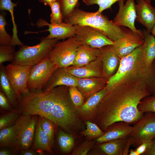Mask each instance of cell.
I'll return each mask as SVG.
<instances>
[{
  "instance_id": "36",
  "label": "cell",
  "mask_w": 155,
  "mask_h": 155,
  "mask_svg": "<svg viewBox=\"0 0 155 155\" xmlns=\"http://www.w3.org/2000/svg\"><path fill=\"white\" fill-rule=\"evenodd\" d=\"M86 129L82 132L85 135L98 137L102 135L104 133L100 127L96 123L88 120L86 121Z\"/></svg>"
},
{
  "instance_id": "49",
  "label": "cell",
  "mask_w": 155,
  "mask_h": 155,
  "mask_svg": "<svg viewBox=\"0 0 155 155\" xmlns=\"http://www.w3.org/2000/svg\"><path fill=\"white\" fill-rule=\"evenodd\" d=\"M152 35L153 36H155V24L151 30V32Z\"/></svg>"
},
{
  "instance_id": "8",
  "label": "cell",
  "mask_w": 155,
  "mask_h": 155,
  "mask_svg": "<svg viewBox=\"0 0 155 155\" xmlns=\"http://www.w3.org/2000/svg\"><path fill=\"white\" fill-rule=\"evenodd\" d=\"M74 26L75 28V36L80 44L100 49L114 44V41L98 29L88 26Z\"/></svg>"
},
{
  "instance_id": "18",
  "label": "cell",
  "mask_w": 155,
  "mask_h": 155,
  "mask_svg": "<svg viewBox=\"0 0 155 155\" xmlns=\"http://www.w3.org/2000/svg\"><path fill=\"white\" fill-rule=\"evenodd\" d=\"M108 92L105 87L89 97L81 106L76 107L79 117L88 121L94 118L101 101Z\"/></svg>"
},
{
  "instance_id": "21",
  "label": "cell",
  "mask_w": 155,
  "mask_h": 155,
  "mask_svg": "<svg viewBox=\"0 0 155 155\" xmlns=\"http://www.w3.org/2000/svg\"><path fill=\"white\" fill-rule=\"evenodd\" d=\"M109 78L104 77H92L79 78L76 87L84 98L90 96L105 87Z\"/></svg>"
},
{
  "instance_id": "44",
  "label": "cell",
  "mask_w": 155,
  "mask_h": 155,
  "mask_svg": "<svg viewBox=\"0 0 155 155\" xmlns=\"http://www.w3.org/2000/svg\"><path fill=\"white\" fill-rule=\"evenodd\" d=\"M133 140L132 137L130 136H129L125 145L123 155L128 154L129 148L131 145H133Z\"/></svg>"
},
{
  "instance_id": "14",
  "label": "cell",
  "mask_w": 155,
  "mask_h": 155,
  "mask_svg": "<svg viewBox=\"0 0 155 155\" xmlns=\"http://www.w3.org/2000/svg\"><path fill=\"white\" fill-rule=\"evenodd\" d=\"M100 49L99 57L102 64L103 77L110 78L117 71L121 59L114 51L113 45L106 46Z\"/></svg>"
},
{
  "instance_id": "15",
  "label": "cell",
  "mask_w": 155,
  "mask_h": 155,
  "mask_svg": "<svg viewBox=\"0 0 155 155\" xmlns=\"http://www.w3.org/2000/svg\"><path fill=\"white\" fill-rule=\"evenodd\" d=\"M36 25L39 28L48 26V29L44 31L49 32V34L46 37L48 38L65 39L75 36L74 26L65 22L59 24L49 23L45 20L40 18L37 21Z\"/></svg>"
},
{
  "instance_id": "51",
  "label": "cell",
  "mask_w": 155,
  "mask_h": 155,
  "mask_svg": "<svg viewBox=\"0 0 155 155\" xmlns=\"http://www.w3.org/2000/svg\"><path fill=\"white\" fill-rule=\"evenodd\" d=\"M154 138H155V137Z\"/></svg>"
},
{
  "instance_id": "28",
  "label": "cell",
  "mask_w": 155,
  "mask_h": 155,
  "mask_svg": "<svg viewBox=\"0 0 155 155\" xmlns=\"http://www.w3.org/2000/svg\"><path fill=\"white\" fill-rule=\"evenodd\" d=\"M18 4V3H13L11 0H0V10L8 11L11 14L13 27L11 45L14 47L16 45L21 46L23 44L18 38L17 26L15 23L14 16V9L17 6Z\"/></svg>"
},
{
  "instance_id": "23",
  "label": "cell",
  "mask_w": 155,
  "mask_h": 155,
  "mask_svg": "<svg viewBox=\"0 0 155 155\" xmlns=\"http://www.w3.org/2000/svg\"><path fill=\"white\" fill-rule=\"evenodd\" d=\"M100 54V49L80 44L77 52L74 63L71 66L77 67L86 65L96 59Z\"/></svg>"
},
{
  "instance_id": "42",
  "label": "cell",
  "mask_w": 155,
  "mask_h": 155,
  "mask_svg": "<svg viewBox=\"0 0 155 155\" xmlns=\"http://www.w3.org/2000/svg\"><path fill=\"white\" fill-rule=\"evenodd\" d=\"M152 141H147L142 143L135 150L140 155H143L150 146Z\"/></svg>"
},
{
  "instance_id": "29",
  "label": "cell",
  "mask_w": 155,
  "mask_h": 155,
  "mask_svg": "<svg viewBox=\"0 0 155 155\" xmlns=\"http://www.w3.org/2000/svg\"><path fill=\"white\" fill-rule=\"evenodd\" d=\"M57 139L59 146L63 152H68L71 150L74 144V139L71 135L60 131Z\"/></svg>"
},
{
  "instance_id": "16",
  "label": "cell",
  "mask_w": 155,
  "mask_h": 155,
  "mask_svg": "<svg viewBox=\"0 0 155 155\" xmlns=\"http://www.w3.org/2000/svg\"><path fill=\"white\" fill-rule=\"evenodd\" d=\"M142 31L144 42L141 46L137 61L143 67L147 68L152 66L155 60V37L147 30Z\"/></svg>"
},
{
  "instance_id": "3",
  "label": "cell",
  "mask_w": 155,
  "mask_h": 155,
  "mask_svg": "<svg viewBox=\"0 0 155 155\" xmlns=\"http://www.w3.org/2000/svg\"><path fill=\"white\" fill-rule=\"evenodd\" d=\"M64 20L65 22L72 25L88 26L95 28L114 42L125 35L126 28L116 26L106 16L97 11L88 12L76 7Z\"/></svg>"
},
{
  "instance_id": "4",
  "label": "cell",
  "mask_w": 155,
  "mask_h": 155,
  "mask_svg": "<svg viewBox=\"0 0 155 155\" xmlns=\"http://www.w3.org/2000/svg\"><path fill=\"white\" fill-rule=\"evenodd\" d=\"M59 40L46 37L40 39L38 44L31 46L22 45L16 52L11 63L22 65L33 66L43 60L49 54Z\"/></svg>"
},
{
  "instance_id": "6",
  "label": "cell",
  "mask_w": 155,
  "mask_h": 155,
  "mask_svg": "<svg viewBox=\"0 0 155 155\" xmlns=\"http://www.w3.org/2000/svg\"><path fill=\"white\" fill-rule=\"evenodd\" d=\"M80 44L75 36L69 38L58 42L48 56L58 67H67L73 65Z\"/></svg>"
},
{
  "instance_id": "41",
  "label": "cell",
  "mask_w": 155,
  "mask_h": 155,
  "mask_svg": "<svg viewBox=\"0 0 155 155\" xmlns=\"http://www.w3.org/2000/svg\"><path fill=\"white\" fill-rule=\"evenodd\" d=\"M11 104L7 97L0 89V107L3 110L11 111Z\"/></svg>"
},
{
  "instance_id": "10",
  "label": "cell",
  "mask_w": 155,
  "mask_h": 155,
  "mask_svg": "<svg viewBox=\"0 0 155 155\" xmlns=\"http://www.w3.org/2000/svg\"><path fill=\"white\" fill-rule=\"evenodd\" d=\"M124 1L118 2L119 11L112 21L113 22L118 26L127 27L134 33L144 38L143 31L137 29L135 26L137 16L135 0H127L125 4Z\"/></svg>"
},
{
  "instance_id": "38",
  "label": "cell",
  "mask_w": 155,
  "mask_h": 155,
  "mask_svg": "<svg viewBox=\"0 0 155 155\" xmlns=\"http://www.w3.org/2000/svg\"><path fill=\"white\" fill-rule=\"evenodd\" d=\"M40 118L42 129L48 136L52 146L54 133V124L51 121L44 117H40Z\"/></svg>"
},
{
  "instance_id": "48",
  "label": "cell",
  "mask_w": 155,
  "mask_h": 155,
  "mask_svg": "<svg viewBox=\"0 0 155 155\" xmlns=\"http://www.w3.org/2000/svg\"><path fill=\"white\" fill-rule=\"evenodd\" d=\"M129 152V155H139V154L135 150L131 149Z\"/></svg>"
},
{
  "instance_id": "50",
  "label": "cell",
  "mask_w": 155,
  "mask_h": 155,
  "mask_svg": "<svg viewBox=\"0 0 155 155\" xmlns=\"http://www.w3.org/2000/svg\"><path fill=\"white\" fill-rule=\"evenodd\" d=\"M145 0L146 1H148L149 2H151V1L153 0Z\"/></svg>"
},
{
  "instance_id": "39",
  "label": "cell",
  "mask_w": 155,
  "mask_h": 155,
  "mask_svg": "<svg viewBox=\"0 0 155 155\" xmlns=\"http://www.w3.org/2000/svg\"><path fill=\"white\" fill-rule=\"evenodd\" d=\"M69 91L71 98L76 107L82 106L84 103L85 98L81 92L75 86L69 87Z\"/></svg>"
},
{
  "instance_id": "17",
  "label": "cell",
  "mask_w": 155,
  "mask_h": 155,
  "mask_svg": "<svg viewBox=\"0 0 155 155\" xmlns=\"http://www.w3.org/2000/svg\"><path fill=\"white\" fill-rule=\"evenodd\" d=\"M135 20L145 26L149 33L155 24V7L145 0H136Z\"/></svg>"
},
{
  "instance_id": "7",
  "label": "cell",
  "mask_w": 155,
  "mask_h": 155,
  "mask_svg": "<svg viewBox=\"0 0 155 155\" xmlns=\"http://www.w3.org/2000/svg\"><path fill=\"white\" fill-rule=\"evenodd\" d=\"M130 135L133 139V145L137 147L142 143L152 141L155 137V113L147 112L133 126Z\"/></svg>"
},
{
  "instance_id": "37",
  "label": "cell",
  "mask_w": 155,
  "mask_h": 155,
  "mask_svg": "<svg viewBox=\"0 0 155 155\" xmlns=\"http://www.w3.org/2000/svg\"><path fill=\"white\" fill-rule=\"evenodd\" d=\"M125 0H83L84 3L87 5L97 4L99 8L97 12L102 13L104 10L111 8L112 5L117 2Z\"/></svg>"
},
{
  "instance_id": "45",
  "label": "cell",
  "mask_w": 155,
  "mask_h": 155,
  "mask_svg": "<svg viewBox=\"0 0 155 155\" xmlns=\"http://www.w3.org/2000/svg\"><path fill=\"white\" fill-rule=\"evenodd\" d=\"M21 154L22 155H37V153L34 150L29 148L22 150Z\"/></svg>"
},
{
  "instance_id": "31",
  "label": "cell",
  "mask_w": 155,
  "mask_h": 155,
  "mask_svg": "<svg viewBox=\"0 0 155 155\" xmlns=\"http://www.w3.org/2000/svg\"><path fill=\"white\" fill-rule=\"evenodd\" d=\"M19 111L12 110L0 118V130L14 125L21 116Z\"/></svg>"
},
{
  "instance_id": "19",
  "label": "cell",
  "mask_w": 155,
  "mask_h": 155,
  "mask_svg": "<svg viewBox=\"0 0 155 155\" xmlns=\"http://www.w3.org/2000/svg\"><path fill=\"white\" fill-rule=\"evenodd\" d=\"M133 127L127 123L120 121L115 123L105 130L104 134L98 137L96 141L100 144L111 140L128 137L133 130Z\"/></svg>"
},
{
  "instance_id": "33",
  "label": "cell",
  "mask_w": 155,
  "mask_h": 155,
  "mask_svg": "<svg viewBox=\"0 0 155 155\" xmlns=\"http://www.w3.org/2000/svg\"><path fill=\"white\" fill-rule=\"evenodd\" d=\"M138 108L143 113L149 112L155 113V95H150L143 98L139 104Z\"/></svg>"
},
{
  "instance_id": "47",
  "label": "cell",
  "mask_w": 155,
  "mask_h": 155,
  "mask_svg": "<svg viewBox=\"0 0 155 155\" xmlns=\"http://www.w3.org/2000/svg\"><path fill=\"white\" fill-rule=\"evenodd\" d=\"M59 0H39V1L43 3L45 5H49L50 4Z\"/></svg>"
},
{
  "instance_id": "22",
  "label": "cell",
  "mask_w": 155,
  "mask_h": 155,
  "mask_svg": "<svg viewBox=\"0 0 155 155\" xmlns=\"http://www.w3.org/2000/svg\"><path fill=\"white\" fill-rule=\"evenodd\" d=\"M79 79L64 68L58 67L53 73L45 89H50L60 86L76 87Z\"/></svg>"
},
{
  "instance_id": "24",
  "label": "cell",
  "mask_w": 155,
  "mask_h": 155,
  "mask_svg": "<svg viewBox=\"0 0 155 155\" xmlns=\"http://www.w3.org/2000/svg\"><path fill=\"white\" fill-rule=\"evenodd\" d=\"M24 116L21 115L14 125L0 130L1 147L16 149L17 135Z\"/></svg>"
},
{
  "instance_id": "30",
  "label": "cell",
  "mask_w": 155,
  "mask_h": 155,
  "mask_svg": "<svg viewBox=\"0 0 155 155\" xmlns=\"http://www.w3.org/2000/svg\"><path fill=\"white\" fill-rule=\"evenodd\" d=\"M0 14V45H11L12 36L6 32L5 27L7 23L4 11H1Z\"/></svg>"
},
{
  "instance_id": "35",
  "label": "cell",
  "mask_w": 155,
  "mask_h": 155,
  "mask_svg": "<svg viewBox=\"0 0 155 155\" xmlns=\"http://www.w3.org/2000/svg\"><path fill=\"white\" fill-rule=\"evenodd\" d=\"M59 1L63 19L77 7L79 4L78 0H59Z\"/></svg>"
},
{
  "instance_id": "20",
  "label": "cell",
  "mask_w": 155,
  "mask_h": 155,
  "mask_svg": "<svg viewBox=\"0 0 155 155\" xmlns=\"http://www.w3.org/2000/svg\"><path fill=\"white\" fill-rule=\"evenodd\" d=\"M64 68L78 78L103 77L102 64L99 57L95 60L84 65L77 67L70 66Z\"/></svg>"
},
{
  "instance_id": "2",
  "label": "cell",
  "mask_w": 155,
  "mask_h": 155,
  "mask_svg": "<svg viewBox=\"0 0 155 155\" xmlns=\"http://www.w3.org/2000/svg\"><path fill=\"white\" fill-rule=\"evenodd\" d=\"M18 110L22 115L46 118L68 132L79 129L82 126L67 86L30 91L21 100Z\"/></svg>"
},
{
  "instance_id": "26",
  "label": "cell",
  "mask_w": 155,
  "mask_h": 155,
  "mask_svg": "<svg viewBox=\"0 0 155 155\" xmlns=\"http://www.w3.org/2000/svg\"><path fill=\"white\" fill-rule=\"evenodd\" d=\"M32 149L52 153V145L50 140L41 127L39 117L36 127Z\"/></svg>"
},
{
  "instance_id": "34",
  "label": "cell",
  "mask_w": 155,
  "mask_h": 155,
  "mask_svg": "<svg viewBox=\"0 0 155 155\" xmlns=\"http://www.w3.org/2000/svg\"><path fill=\"white\" fill-rule=\"evenodd\" d=\"M51 8V23L59 24L62 23L63 18L62 14L59 1L54 2L49 5Z\"/></svg>"
},
{
  "instance_id": "27",
  "label": "cell",
  "mask_w": 155,
  "mask_h": 155,
  "mask_svg": "<svg viewBox=\"0 0 155 155\" xmlns=\"http://www.w3.org/2000/svg\"><path fill=\"white\" fill-rule=\"evenodd\" d=\"M127 138L114 140L101 143L99 147L107 155H123Z\"/></svg>"
},
{
  "instance_id": "25",
  "label": "cell",
  "mask_w": 155,
  "mask_h": 155,
  "mask_svg": "<svg viewBox=\"0 0 155 155\" xmlns=\"http://www.w3.org/2000/svg\"><path fill=\"white\" fill-rule=\"evenodd\" d=\"M0 85L1 90L13 106L16 107L21 100V98L16 93L7 76L5 67L2 64L0 67Z\"/></svg>"
},
{
  "instance_id": "1",
  "label": "cell",
  "mask_w": 155,
  "mask_h": 155,
  "mask_svg": "<svg viewBox=\"0 0 155 155\" xmlns=\"http://www.w3.org/2000/svg\"><path fill=\"white\" fill-rule=\"evenodd\" d=\"M150 95L146 86L139 79L123 80L102 100L95 114V123L103 131L117 122L135 123L144 114L138 109L139 104Z\"/></svg>"
},
{
  "instance_id": "40",
  "label": "cell",
  "mask_w": 155,
  "mask_h": 155,
  "mask_svg": "<svg viewBox=\"0 0 155 155\" xmlns=\"http://www.w3.org/2000/svg\"><path fill=\"white\" fill-rule=\"evenodd\" d=\"M92 145L91 142H85L75 149L72 153V154L86 155L91 149Z\"/></svg>"
},
{
  "instance_id": "43",
  "label": "cell",
  "mask_w": 155,
  "mask_h": 155,
  "mask_svg": "<svg viewBox=\"0 0 155 155\" xmlns=\"http://www.w3.org/2000/svg\"><path fill=\"white\" fill-rule=\"evenodd\" d=\"M143 155H155V138L152 140L150 146Z\"/></svg>"
},
{
  "instance_id": "11",
  "label": "cell",
  "mask_w": 155,
  "mask_h": 155,
  "mask_svg": "<svg viewBox=\"0 0 155 155\" xmlns=\"http://www.w3.org/2000/svg\"><path fill=\"white\" fill-rule=\"evenodd\" d=\"M24 115L16 143V149L21 150L29 148L33 143L37 121V115Z\"/></svg>"
},
{
  "instance_id": "13",
  "label": "cell",
  "mask_w": 155,
  "mask_h": 155,
  "mask_svg": "<svg viewBox=\"0 0 155 155\" xmlns=\"http://www.w3.org/2000/svg\"><path fill=\"white\" fill-rule=\"evenodd\" d=\"M144 38L130 29H126L125 37L114 42L113 49L121 59L131 53L144 43Z\"/></svg>"
},
{
  "instance_id": "46",
  "label": "cell",
  "mask_w": 155,
  "mask_h": 155,
  "mask_svg": "<svg viewBox=\"0 0 155 155\" xmlns=\"http://www.w3.org/2000/svg\"><path fill=\"white\" fill-rule=\"evenodd\" d=\"M13 154L12 152L8 149H3L0 151V155H11Z\"/></svg>"
},
{
  "instance_id": "5",
  "label": "cell",
  "mask_w": 155,
  "mask_h": 155,
  "mask_svg": "<svg viewBox=\"0 0 155 155\" xmlns=\"http://www.w3.org/2000/svg\"><path fill=\"white\" fill-rule=\"evenodd\" d=\"M58 67L48 55L32 66L28 84L30 92L42 90L46 88L53 73Z\"/></svg>"
},
{
  "instance_id": "12",
  "label": "cell",
  "mask_w": 155,
  "mask_h": 155,
  "mask_svg": "<svg viewBox=\"0 0 155 155\" xmlns=\"http://www.w3.org/2000/svg\"><path fill=\"white\" fill-rule=\"evenodd\" d=\"M141 46L121 59L116 73L110 77L105 86L108 92L115 88L133 69L136 63Z\"/></svg>"
},
{
  "instance_id": "9",
  "label": "cell",
  "mask_w": 155,
  "mask_h": 155,
  "mask_svg": "<svg viewBox=\"0 0 155 155\" xmlns=\"http://www.w3.org/2000/svg\"><path fill=\"white\" fill-rule=\"evenodd\" d=\"M32 66L11 63L5 67L8 78L16 93L20 97L30 92L28 84Z\"/></svg>"
},
{
  "instance_id": "32",
  "label": "cell",
  "mask_w": 155,
  "mask_h": 155,
  "mask_svg": "<svg viewBox=\"0 0 155 155\" xmlns=\"http://www.w3.org/2000/svg\"><path fill=\"white\" fill-rule=\"evenodd\" d=\"M16 52L11 45H0V64L5 62H12Z\"/></svg>"
}]
</instances>
